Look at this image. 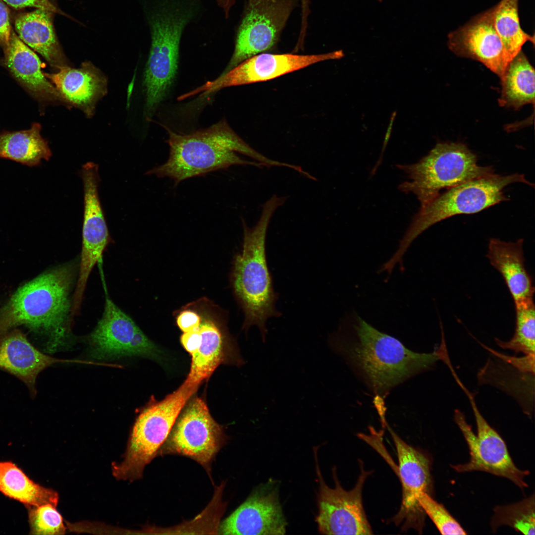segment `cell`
Returning <instances> with one entry per match:
<instances>
[{
	"mask_svg": "<svg viewBox=\"0 0 535 535\" xmlns=\"http://www.w3.org/2000/svg\"><path fill=\"white\" fill-rule=\"evenodd\" d=\"M378 0L381 1V0Z\"/></svg>",
	"mask_w": 535,
	"mask_h": 535,
	"instance_id": "obj_40",
	"label": "cell"
},
{
	"mask_svg": "<svg viewBox=\"0 0 535 535\" xmlns=\"http://www.w3.org/2000/svg\"><path fill=\"white\" fill-rule=\"evenodd\" d=\"M287 523L276 489L257 488L219 523V535H284Z\"/></svg>",
	"mask_w": 535,
	"mask_h": 535,
	"instance_id": "obj_18",
	"label": "cell"
},
{
	"mask_svg": "<svg viewBox=\"0 0 535 535\" xmlns=\"http://www.w3.org/2000/svg\"><path fill=\"white\" fill-rule=\"evenodd\" d=\"M5 4L15 9L35 7L63 15L55 5L54 0H2Z\"/></svg>",
	"mask_w": 535,
	"mask_h": 535,
	"instance_id": "obj_34",
	"label": "cell"
},
{
	"mask_svg": "<svg viewBox=\"0 0 535 535\" xmlns=\"http://www.w3.org/2000/svg\"><path fill=\"white\" fill-rule=\"evenodd\" d=\"M199 386L185 380L164 399L143 410L133 427L123 460L111 464L116 480L132 482L142 477L146 466L158 456L178 416Z\"/></svg>",
	"mask_w": 535,
	"mask_h": 535,
	"instance_id": "obj_7",
	"label": "cell"
},
{
	"mask_svg": "<svg viewBox=\"0 0 535 535\" xmlns=\"http://www.w3.org/2000/svg\"><path fill=\"white\" fill-rule=\"evenodd\" d=\"M28 508L30 534L31 535H63L65 527L60 514L56 507L51 504L37 506H29Z\"/></svg>",
	"mask_w": 535,
	"mask_h": 535,
	"instance_id": "obj_31",
	"label": "cell"
},
{
	"mask_svg": "<svg viewBox=\"0 0 535 535\" xmlns=\"http://www.w3.org/2000/svg\"><path fill=\"white\" fill-rule=\"evenodd\" d=\"M491 11L495 29L513 58L525 43L534 44V36L525 33L521 27L518 0H501Z\"/></svg>",
	"mask_w": 535,
	"mask_h": 535,
	"instance_id": "obj_28",
	"label": "cell"
},
{
	"mask_svg": "<svg viewBox=\"0 0 535 535\" xmlns=\"http://www.w3.org/2000/svg\"><path fill=\"white\" fill-rule=\"evenodd\" d=\"M200 329L202 342L191 355L190 372L186 379L199 385L212 375L225 357L223 337L215 323L206 320L202 321Z\"/></svg>",
	"mask_w": 535,
	"mask_h": 535,
	"instance_id": "obj_27",
	"label": "cell"
},
{
	"mask_svg": "<svg viewBox=\"0 0 535 535\" xmlns=\"http://www.w3.org/2000/svg\"><path fill=\"white\" fill-rule=\"evenodd\" d=\"M516 326L512 338L503 341L495 338L497 344L504 349H510L524 355L535 354V308L533 298L515 303Z\"/></svg>",
	"mask_w": 535,
	"mask_h": 535,
	"instance_id": "obj_29",
	"label": "cell"
},
{
	"mask_svg": "<svg viewBox=\"0 0 535 535\" xmlns=\"http://www.w3.org/2000/svg\"><path fill=\"white\" fill-rule=\"evenodd\" d=\"M397 167L409 178L399 185V190L416 196L421 206L435 198L443 189L494 172L491 166L479 165L476 155L460 143H438L418 162Z\"/></svg>",
	"mask_w": 535,
	"mask_h": 535,
	"instance_id": "obj_8",
	"label": "cell"
},
{
	"mask_svg": "<svg viewBox=\"0 0 535 535\" xmlns=\"http://www.w3.org/2000/svg\"><path fill=\"white\" fill-rule=\"evenodd\" d=\"M55 86L62 99L81 108L88 115L106 91V80L92 64L79 68L63 67L55 73L44 74Z\"/></svg>",
	"mask_w": 535,
	"mask_h": 535,
	"instance_id": "obj_22",
	"label": "cell"
},
{
	"mask_svg": "<svg viewBox=\"0 0 535 535\" xmlns=\"http://www.w3.org/2000/svg\"><path fill=\"white\" fill-rule=\"evenodd\" d=\"M0 492L27 507L45 504L56 507L59 499L55 491L35 482L9 461L0 462Z\"/></svg>",
	"mask_w": 535,
	"mask_h": 535,
	"instance_id": "obj_25",
	"label": "cell"
},
{
	"mask_svg": "<svg viewBox=\"0 0 535 535\" xmlns=\"http://www.w3.org/2000/svg\"><path fill=\"white\" fill-rule=\"evenodd\" d=\"M448 44L457 55L480 61L500 77L513 59L495 29L491 9L449 34Z\"/></svg>",
	"mask_w": 535,
	"mask_h": 535,
	"instance_id": "obj_17",
	"label": "cell"
},
{
	"mask_svg": "<svg viewBox=\"0 0 535 535\" xmlns=\"http://www.w3.org/2000/svg\"><path fill=\"white\" fill-rule=\"evenodd\" d=\"M80 174L84 188V217L79 274L73 300L76 304L81 303L91 272L110 241L98 194V164L86 162Z\"/></svg>",
	"mask_w": 535,
	"mask_h": 535,
	"instance_id": "obj_16",
	"label": "cell"
},
{
	"mask_svg": "<svg viewBox=\"0 0 535 535\" xmlns=\"http://www.w3.org/2000/svg\"><path fill=\"white\" fill-rule=\"evenodd\" d=\"M90 362L61 360L53 358L33 346L19 330H13L0 338V369L22 380L33 393L39 374L57 363Z\"/></svg>",
	"mask_w": 535,
	"mask_h": 535,
	"instance_id": "obj_19",
	"label": "cell"
},
{
	"mask_svg": "<svg viewBox=\"0 0 535 535\" xmlns=\"http://www.w3.org/2000/svg\"><path fill=\"white\" fill-rule=\"evenodd\" d=\"M300 0H247L226 72L243 61L274 48Z\"/></svg>",
	"mask_w": 535,
	"mask_h": 535,
	"instance_id": "obj_12",
	"label": "cell"
},
{
	"mask_svg": "<svg viewBox=\"0 0 535 535\" xmlns=\"http://www.w3.org/2000/svg\"><path fill=\"white\" fill-rule=\"evenodd\" d=\"M517 182L534 186L524 174L501 175L493 173L462 183L447 189L423 206H421L390 258L393 265L401 264L411 244L420 234L433 224L452 216L473 214L509 200L503 192L509 185Z\"/></svg>",
	"mask_w": 535,
	"mask_h": 535,
	"instance_id": "obj_6",
	"label": "cell"
},
{
	"mask_svg": "<svg viewBox=\"0 0 535 535\" xmlns=\"http://www.w3.org/2000/svg\"><path fill=\"white\" fill-rule=\"evenodd\" d=\"M73 279V268L66 264L21 287L0 310V333L25 325L50 336L49 350L63 345Z\"/></svg>",
	"mask_w": 535,
	"mask_h": 535,
	"instance_id": "obj_4",
	"label": "cell"
},
{
	"mask_svg": "<svg viewBox=\"0 0 535 535\" xmlns=\"http://www.w3.org/2000/svg\"><path fill=\"white\" fill-rule=\"evenodd\" d=\"M342 50L321 54H297L263 53L243 61L215 80L185 94L206 96L222 88L267 81L319 62L341 58Z\"/></svg>",
	"mask_w": 535,
	"mask_h": 535,
	"instance_id": "obj_13",
	"label": "cell"
},
{
	"mask_svg": "<svg viewBox=\"0 0 535 535\" xmlns=\"http://www.w3.org/2000/svg\"><path fill=\"white\" fill-rule=\"evenodd\" d=\"M41 129L40 124L35 123L29 129L1 133L0 158L29 167L38 166L43 160H49L52 154L41 135Z\"/></svg>",
	"mask_w": 535,
	"mask_h": 535,
	"instance_id": "obj_24",
	"label": "cell"
},
{
	"mask_svg": "<svg viewBox=\"0 0 535 535\" xmlns=\"http://www.w3.org/2000/svg\"><path fill=\"white\" fill-rule=\"evenodd\" d=\"M301 3V21L306 23L308 21L310 13V0H300Z\"/></svg>",
	"mask_w": 535,
	"mask_h": 535,
	"instance_id": "obj_38",
	"label": "cell"
},
{
	"mask_svg": "<svg viewBox=\"0 0 535 535\" xmlns=\"http://www.w3.org/2000/svg\"><path fill=\"white\" fill-rule=\"evenodd\" d=\"M316 473L319 482L317 501L319 512L316 518L320 533L324 535H372L373 530L368 520L362 502L363 486L371 471L364 470L359 460L361 472L355 486L344 489L332 468L335 487L324 482L318 463L317 448L314 449Z\"/></svg>",
	"mask_w": 535,
	"mask_h": 535,
	"instance_id": "obj_11",
	"label": "cell"
},
{
	"mask_svg": "<svg viewBox=\"0 0 535 535\" xmlns=\"http://www.w3.org/2000/svg\"><path fill=\"white\" fill-rule=\"evenodd\" d=\"M184 407L158 456L177 455L191 458L205 469L212 481V463L225 444L226 436L203 399L194 398Z\"/></svg>",
	"mask_w": 535,
	"mask_h": 535,
	"instance_id": "obj_10",
	"label": "cell"
},
{
	"mask_svg": "<svg viewBox=\"0 0 535 535\" xmlns=\"http://www.w3.org/2000/svg\"><path fill=\"white\" fill-rule=\"evenodd\" d=\"M328 341L373 392L383 398L392 388L440 360L437 350L413 352L356 314L344 320Z\"/></svg>",
	"mask_w": 535,
	"mask_h": 535,
	"instance_id": "obj_1",
	"label": "cell"
},
{
	"mask_svg": "<svg viewBox=\"0 0 535 535\" xmlns=\"http://www.w3.org/2000/svg\"><path fill=\"white\" fill-rule=\"evenodd\" d=\"M501 106L518 109L535 103V70L521 51L511 61L500 77Z\"/></svg>",
	"mask_w": 535,
	"mask_h": 535,
	"instance_id": "obj_26",
	"label": "cell"
},
{
	"mask_svg": "<svg viewBox=\"0 0 535 535\" xmlns=\"http://www.w3.org/2000/svg\"><path fill=\"white\" fill-rule=\"evenodd\" d=\"M236 0H218V5L223 10L226 18H227L229 12L232 6L235 4Z\"/></svg>",
	"mask_w": 535,
	"mask_h": 535,
	"instance_id": "obj_39",
	"label": "cell"
},
{
	"mask_svg": "<svg viewBox=\"0 0 535 535\" xmlns=\"http://www.w3.org/2000/svg\"><path fill=\"white\" fill-rule=\"evenodd\" d=\"M493 354L509 363L522 373L532 374L535 373V354L524 355L522 357L511 356L497 352L483 345Z\"/></svg>",
	"mask_w": 535,
	"mask_h": 535,
	"instance_id": "obj_33",
	"label": "cell"
},
{
	"mask_svg": "<svg viewBox=\"0 0 535 535\" xmlns=\"http://www.w3.org/2000/svg\"><path fill=\"white\" fill-rule=\"evenodd\" d=\"M4 62L8 70L33 96L47 102L63 100L43 73L39 57L12 29L9 42L4 48Z\"/></svg>",
	"mask_w": 535,
	"mask_h": 535,
	"instance_id": "obj_20",
	"label": "cell"
},
{
	"mask_svg": "<svg viewBox=\"0 0 535 535\" xmlns=\"http://www.w3.org/2000/svg\"><path fill=\"white\" fill-rule=\"evenodd\" d=\"M91 355L98 359L142 356L157 359L160 350L110 299L90 336Z\"/></svg>",
	"mask_w": 535,
	"mask_h": 535,
	"instance_id": "obj_14",
	"label": "cell"
},
{
	"mask_svg": "<svg viewBox=\"0 0 535 535\" xmlns=\"http://www.w3.org/2000/svg\"><path fill=\"white\" fill-rule=\"evenodd\" d=\"M12 29L9 18V12L6 5L0 0V45L4 48L8 44Z\"/></svg>",
	"mask_w": 535,
	"mask_h": 535,
	"instance_id": "obj_36",
	"label": "cell"
},
{
	"mask_svg": "<svg viewBox=\"0 0 535 535\" xmlns=\"http://www.w3.org/2000/svg\"><path fill=\"white\" fill-rule=\"evenodd\" d=\"M524 240L506 242L490 238L486 257L502 275L514 304L533 298L535 288L525 264Z\"/></svg>",
	"mask_w": 535,
	"mask_h": 535,
	"instance_id": "obj_21",
	"label": "cell"
},
{
	"mask_svg": "<svg viewBox=\"0 0 535 535\" xmlns=\"http://www.w3.org/2000/svg\"><path fill=\"white\" fill-rule=\"evenodd\" d=\"M54 13L42 9L19 14L14 26L19 39L40 54L53 67L67 66L66 58L57 39L54 25Z\"/></svg>",
	"mask_w": 535,
	"mask_h": 535,
	"instance_id": "obj_23",
	"label": "cell"
},
{
	"mask_svg": "<svg viewBox=\"0 0 535 535\" xmlns=\"http://www.w3.org/2000/svg\"><path fill=\"white\" fill-rule=\"evenodd\" d=\"M388 427L396 447L398 476L402 487L400 509L392 519L402 531L413 529L422 534L426 516L419 502L422 492L430 494L432 488L430 462L424 453L411 446Z\"/></svg>",
	"mask_w": 535,
	"mask_h": 535,
	"instance_id": "obj_15",
	"label": "cell"
},
{
	"mask_svg": "<svg viewBox=\"0 0 535 535\" xmlns=\"http://www.w3.org/2000/svg\"><path fill=\"white\" fill-rule=\"evenodd\" d=\"M503 525L525 535H534V494L518 502L495 507L491 521L492 531Z\"/></svg>",
	"mask_w": 535,
	"mask_h": 535,
	"instance_id": "obj_30",
	"label": "cell"
},
{
	"mask_svg": "<svg viewBox=\"0 0 535 535\" xmlns=\"http://www.w3.org/2000/svg\"><path fill=\"white\" fill-rule=\"evenodd\" d=\"M458 384L469 400L477 424V434H475L468 424L464 413L456 409L454 413V421L467 442L470 459L466 463L451 465V467L460 473L487 472L507 478L521 489L527 487L525 479L529 472L521 470L515 465L504 440L482 416L472 393L462 382Z\"/></svg>",
	"mask_w": 535,
	"mask_h": 535,
	"instance_id": "obj_9",
	"label": "cell"
},
{
	"mask_svg": "<svg viewBox=\"0 0 535 535\" xmlns=\"http://www.w3.org/2000/svg\"><path fill=\"white\" fill-rule=\"evenodd\" d=\"M286 199L272 195L263 205L260 217L251 228L242 219V250L234 260L232 284L245 314L243 329L247 332L251 326H257L263 342L266 341L268 319L281 315L275 308L278 294L274 291L268 265L267 232L273 214Z\"/></svg>",
	"mask_w": 535,
	"mask_h": 535,
	"instance_id": "obj_3",
	"label": "cell"
},
{
	"mask_svg": "<svg viewBox=\"0 0 535 535\" xmlns=\"http://www.w3.org/2000/svg\"><path fill=\"white\" fill-rule=\"evenodd\" d=\"M180 341L184 349L191 355L195 353L202 342L200 328L195 330L183 332L181 336Z\"/></svg>",
	"mask_w": 535,
	"mask_h": 535,
	"instance_id": "obj_37",
	"label": "cell"
},
{
	"mask_svg": "<svg viewBox=\"0 0 535 535\" xmlns=\"http://www.w3.org/2000/svg\"><path fill=\"white\" fill-rule=\"evenodd\" d=\"M176 323L183 332H186L199 329L202 323V318L196 312L185 310L178 315Z\"/></svg>",
	"mask_w": 535,
	"mask_h": 535,
	"instance_id": "obj_35",
	"label": "cell"
},
{
	"mask_svg": "<svg viewBox=\"0 0 535 535\" xmlns=\"http://www.w3.org/2000/svg\"><path fill=\"white\" fill-rule=\"evenodd\" d=\"M151 45L144 74L146 108L151 116L163 100L177 72L180 42L192 20V10L179 2L159 1L146 11Z\"/></svg>",
	"mask_w": 535,
	"mask_h": 535,
	"instance_id": "obj_5",
	"label": "cell"
},
{
	"mask_svg": "<svg viewBox=\"0 0 535 535\" xmlns=\"http://www.w3.org/2000/svg\"><path fill=\"white\" fill-rule=\"evenodd\" d=\"M168 133L169 157L163 164L146 172L168 177L176 185L185 179L234 165L258 167H282L283 162L269 159L253 149L237 135L224 120L206 129L179 134L165 127Z\"/></svg>",
	"mask_w": 535,
	"mask_h": 535,
	"instance_id": "obj_2",
	"label": "cell"
},
{
	"mask_svg": "<svg viewBox=\"0 0 535 535\" xmlns=\"http://www.w3.org/2000/svg\"><path fill=\"white\" fill-rule=\"evenodd\" d=\"M419 502L425 514L430 518L442 535L467 534L445 507L434 500L430 494L422 492Z\"/></svg>",
	"mask_w": 535,
	"mask_h": 535,
	"instance_id": "obj_32",
	"label": "cell"
}]
</instances>
